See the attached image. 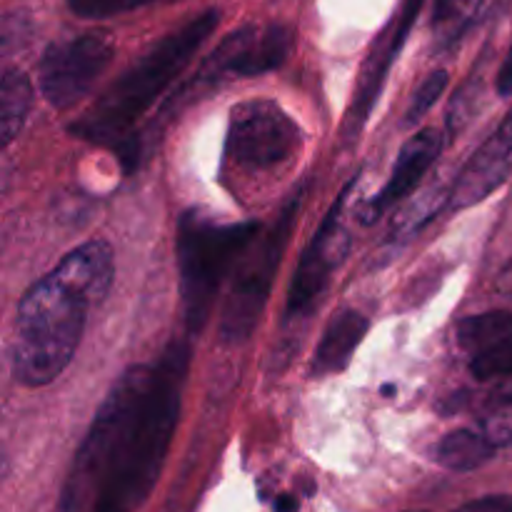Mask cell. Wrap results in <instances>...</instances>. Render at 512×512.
I'll return each mask as SVG.
<instances>
[{"instance_id":"22","label":"cell","mask_w":512,"mask_h":512,"mask_svg":"<svg viewBox=\"0 0 512 512\" xmlns=\"http://www.w3.org/2000/svg\"><path fill=\"white\" fill-rule=\"evenodd\" d=\"M455 512H512V495H485Z\"/></svg>"},{"instance_id":"14","label":"cell","mask_w":512,"mask_h":512,"mask_svg":"<svg viewBox=\"0 0 512 512\" xmlns=\"http://www.w3.org/2000/svg\"><path fill=\"white\" fill-rule=\"evenodd\" d=\"M33 105V85L20 70L8 68L0 78V140L3 145L13 143L15 135L25 125V118Z\"/></svg>"},{"instance_id":"19","label":"cell","mask_w":512,"mask_h":512,"mask_svg":"<svg viewBox=\"0 0 512 512\" xmlns=\"http://www.w3.org/2000/svg\"><path fill=\"white\" fill-rule=\"evenodd\" d=\"M448 88V73L445 70H435L428 78L423 80V85L418 88V93L413 95V103H410L408 115H405V123L415 125L435 103L440 100V95Z\"/></svg>"},{"instance_id":"24","label":"cell","mask_w":512,"mask_h":512,"mask_svg":"<svg viewBox=\"0 0 512 512\" xmlns=\"http://www.w3.org/2000/svg\"><path fill=\"white\" fill-rule=\"evenodd\" d=\"M298 500L293 498V495H280L278 500H275V512H298Z\"/></svg>"},{"instance_id":"25","label":"cell","mask_w":512,"mask_h":512,"mask_svg":"<svg viewBox=\"0 0 512 512\" xmlns=\"http://www.w3.org/2000/svg\"><path fill=\"white\" fill-rule=\"evenodd\" d=\"M498 130H500V133H503L505 138H508L510 143H512V110H510V113H508V118L503 120V125H500Z\"/></svg>"},{"instance_id":"1","label":"cell","mask_w":512,"mask_h":512,"mask_svg":"<svg viewBox=\"0 0 512 512\" xmlns=\"http://www.w3.org/2000/svg\"><path fill=\"white\" fill-rule=\"evenodd\" d=\"M113 275V248L105 240H88L30 285L20 298L10 343L18 383L40 388L60 378L78 350L90 308L103 303Z\"/></svg>"},{"instance_id":"16","label":"cell","mask_w":512,"mask_h":512,"mask_svg":"<svg viewBox=\"0 0 512 512\" xmlns=\"http://www.w3.org/2000/svg\"><path fill=\"white\" fill-rule=\"evenodd\" d=\"M458 343L473 353L512 343V313L510 310H490V313L470 315L458 325Z\"/></svg>"},{"instance_id":"12","label":"cell","mask_w":512,"mask_h":512,"mask_svg":"<svg viewBox=\"0 0 512 512\" xmlns=\"http://www.w3.org/2000/svg\"><path fill=\"white\" fill-rule=\"evenodd\" d=\"M512 173V143L500 130L468 160L450 193V208L463 210L488 198Z\"/></svg>"},{"instance_id":"21","label":"cell","mask_w":512,"mask_h":512,"mask_svg":"<svg viewBox=\"0 0 512 512\" xmlns=\"http://www.w3.org/2000/svg\"><path fill=\"white\" fill-rule=\"evenodd\" d=\"M480 0H435V25H458L473 18Z\"/></svg>"},{"instance_id":"15","label":"cell","mask_w":512,"mask_h":512,"mask_svg":"<svg viewBox=\"0 0 512 512\" xmlns=\"http://www.w3.org/2000/svg\"><path fill=\"white\" fill-rule=\"evenodd\" d=\"M495 445L483 430H455L438 445V463L455 473H468L490 460Z\"/></svg>"},{"instance_id":"2","label":"cell","mask_w":512,"mask_h":512,"mask_svg":"<svg viewBox=\"0 0 512 512\" xmlns=\"http://www.w3.org/2000/svg\"><path fill=\"white\" fill-rule=\"evenodd\" d=\"M190 348L175 340L155 365L153 385L138 420L130 428L93 512H133L145 503L160 478L180 415V395L188 378Z\"/></svg>"},{"instance_id":"8","label":"cell","mask_w":512,"mask_h":512,"mask_svg":"<svg viewBox=\"0 0 512 512\" xmlns=\"http://www.w3.org/2000/svg\"><path fill=\"white\" fill-rule=\"evenodd\" d=\"M113 60V40L105 33H85L60 40L40 60V90L55 110L78 105L93 90Z\"/></svg>"},{"instance_id":"10","label":"cell","mask_w":512,"mask_h":512,"mask_svg":"<svg viewBox=\"0 0 512 512\" xmlns=\"http://www.w3.org/2000/svg\"><path fill=\"white\" fill-rule=\"evenodd\" d=\"M348 190L350 185L343 190V195L335 200L333 208L328 210L323 225H320L318 233H315L313 243L305 248L303 258H300V265L298 270H295L293 285H290L288 293V310H285V318L288 320L303 318V315L313 308L315 300L323 295L333 268L343 260L345 248H348V238H345L340 215H343Z\"/></svg>"},{"instance_id":"20","label":"cell","mask_w":512,"mask_h":512,"mask_svg":"<svg viewBox=\"0 0 512 512\" xmlns=\"http://www.w3.org/2000/svg\"><path fill=\"white\" fill-rule=\"evenodd\" d=\"M155 0H68L70 10L80 18H110V15L128 13V10L143 8Z\"/></svg>"},{"instance_id":"13","label":"cell","mask_w":512,"mask_h":512,"mask_svg":"<svg viewBox=\"0 0 512 512\" xmlns=\"http://www.w3.org/2000/svg\"><path fill=\"white\" fill-rule=\"evenodd\" d=\"M368 318L358 310H343L335 315L320 338L313 358V375H333L348 368L355 348L368 335Z\"/></svg>"},{"instance_id":"18","label":"cell","mask_w":512,"mask_h":512,"mask_svg":"<svg viewBox=\"0 0 512 512\" xmlns=\"http://www.w3.org/2000/svg\"><path fill=\"white\" fill-rule=\"evenodd\" d=\"M470 370L478 380L512 378V343L495 345V348L475 353Z\"/></svg>"},{"instance_id":"23","label":"cell","mask_w":512,"mask_h":512,"mask_svg":"<svg viewBox=\"0 0 512 512\" xmlns=\"http://www.w3.org/2000/svg\"><path fill=\"white\" fill-rule=\"evenodd\" d=\"M498 93L512 95V48H510L508 58H505L503 68H500V73H498Z\"/></svg>"},{"instance_id":"4","label":"cell","mask_w":512,"mask_h":512,"mask_svg":"<svg viewBox=\"0 0 512 512\" xmlns=\"http://www.w3.org/2000/svg\"><path fill=\"white\" fill-rule=\"evenodd\" d=\"M155 368L133 365L125 370L110 393L105 395L83 445L75 453L73 465L68 470L63 490H60V512H93L103 493L105 478L128 438L130 428L138 420L150 385H153Z\"/></svg>"},{"instance_id":"7","label":"cell","mask_w":512,"mask_h":512,"mask_svg":"<svg viewBox=\"0 0 512 512\" xmlns=\"http://www.w3.org/2000/svg\"><path fill=\"white\" fill-rule=\"evenodd\" d=\"M300 128L278 103L245 100L230 113L225 158L245 173H265L288 163L300 148Z\"/></svg>"},{"instance_id":"11","label":"cell","mask_w":512,"mask_h":512,"mask_svg":"<svg viewBox=\"0 0 512 512\" xmlns=\"http://www.w3.org/2000/svg\"><path fill=\"white\" fill-rule=\"evenodd\" d=\"M440 150H443V135H440L438 130L425 128L420 130V133H415L413 138L403 145V150H400L398 163H395L393 173H390L388 185L375 195V200L368 208V218L365 220L380 218L385 210L403 203V200L418 188L420 180L428 175V170L433 168Z\"/></svg>"},{"instance_id":"3","label":"cell","mask_w":512,"mask_h":512,"mask_svg":"<svg viewBox=\"0 0 512 512\" xmlns=\"http://www.w3.org/2000/svg\"><path fill=\"white\" fill-rule=\"evenodd\" d=\"M218 18V10H205L183 28L158 40L90 105L88 113L73 125V133L90 143L110 145L123 153L138 120L148 113L160 93L183 73L195 50L215 30Z\"/></svg>"},{"instance_id":"17","label":"cell","mask_w":512,"mask_h":512,"mask_svg":"<svg viewBox=\"0 0 512 512\" xmlns=\"http://www.w3.org/2000/svg\"><path fill=\"white\" fill-rule=\"evenodd\" d=\"M480 430L495 448L512 443V378L485 398L480 410Z\"/></svg>"},{"instance_id":"5","label":"cell","mask_w":512,"mask_h":512,"mask_svg":"<svg viewBox=\"0 0 512 512\" xmlns=\"http://www.w3.org/2000/svg\"><path fill=\"white\" fill-rule=\"evenodd\" d=\"M258 230V223H218L203 213L180 218V298L190 333L205 328L225 275L240 255L248 253Z\"/></svg>"},{"instance_id":"6","label":"cell","mask_w":512,"mask_h":512,"mask_svg":"<svg viewBox=\"0 0 512 512\" xmlns=\"http://www.w3.org/2000/svg\"><path fill=\"white\" fill-rule=\"evenodd\" d=\"M300 198H303V190L290 195L275 223L265 230L263 238H258L245 263L240 265V273L225 300L223 315H220V338L225 343H243L258 325V318L268 303L270 288L275 283V273L283 263L285 248L293 235L295 220H298Z\"/></svg>"},{"instance_id":"9","label":"cell","mask_w":512,"mask_h":512,"mask_svg":"<svg viewBox=\"0 0 512 512\" xmlns=\"http://www.w3.org/2000/svg\"><path fill=\"white\" fill-rule=\"evenodd\" d=\"M293 48V33L285 25H268V28H243L228 35L215 48V53L205 60L198 78L185 88L183 98H190L195 90L218 83L225 75H260L275 70Z\"/></svg>"}]
</instances>
